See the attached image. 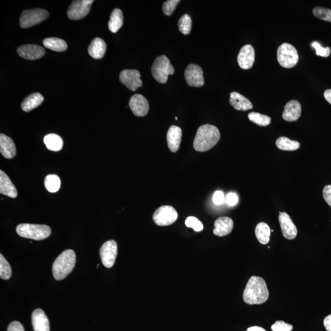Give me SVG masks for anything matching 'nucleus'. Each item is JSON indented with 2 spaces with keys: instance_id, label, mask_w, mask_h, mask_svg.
<instances>
[{
  "instance_id": "1",
  "label": "nucleus",
  "mask_w": 331,
  "mask_h": 331,
  "mask_svg": "<svg viewBox=\"0 0 331 331\" xmlns=\"http://www.w3.org/2000/svg\"><path fill=\"white\" fill-rule=\"evenodd\" d=\"M269 292L265 280L260 277L250 278L243 294L244 301L249 305H260L268 301Z\"/></svg>"
},
{
  "instance_id": "2",
  "label": "nucleus",
  "mask_w": 331,
  "mask_h": 331,
  "mask_svg": "<svg viewBox=\"0 0 331 331\" xmlns=\"http://www.w3.org/2000/svg\"><path fill=\"white\" fill-rule=\"evenodd\" d=\"M220 139V133L216 126L203 125L197 129L193 142V147L200 152L211 149Z\"/></svg>"
},
{
  "instance_id": "3",
  "label": "nucleus",
  "mask_w": 331,
  "mask_h": 331,
  "mask_svg": "<svg viewBox=\"0 0 331 331\" xmlns=\"http://www.w3.org/2000/svg\"><path fill=\"white\" fill-rule=\"evenodd\" d=\"M76 261V253L73 250H67L58 256L54 262L52 272L55 279H64L72 272Z\"/></svg>"
},
{
  "instance_id": "4",
  "label": "nucleus",
  "mask_w": 331,
  "mask_h": 331,
  "mask_svg": "<svg viewBox=\"0 0 331 331\" xmlns=\"http://www.w3.org/2000/svg\"><path fill=\"white\" fill-rule=\"evenodd\" d=\"M16 231L21 237L36 240L45 239L51 234V228L45 225L20 224Z\"/></svg>"
},
{
  "instance_id": "5",
  "label": "nucleus",
  "mask_w": 331,
  "mask_h": 331,
  "mask_svg": "<svg viewBox=\"0 0 331 331\" xmlns=\"http://www.w3.org/2000/svg\"><path fill=\"white\" fill-rule=\"evenodd\" d=\"M174 72V68L165 55L158 57L151 67V73L154 79L160 83H166L168 76L172 75Z\"/></svg>"
},
{
  "instance_id": "6",
  "label": "nucleus",
  "mask_w": 331,
  "mask_h": 331,
  "mask_svg": "<svg viewBox=\"0 0 331 331\" xmlns=\"http://www.w3.org/2000/svg\"><path fill=\"white\" fill-rule=\"evenodd\" d=\"M277 60L284 68L295 67L298 63L299 55L296 49L289 43H283L277 50Z\"/></svg>"
},
{
  "instance_id": "7",
  "label": "nucleus",
  "mask_w": 331,
  "mask_h": 331,
  "mask_svg": "<svg viewBox=\"0 0 331 331\" xmlns=\"http://www.w3.org/2000/svg\"><path fill=\"white\" fill-rule=\"evenodd\" d=\"M49 12L45 9L40 8L26 9L21 14L20 26L23 29L32 27L42 23L49 17Z\"/></svg>"
},
{
  "instance_id": "8",
  "label": "nucleus",
  "mask_w": 331,
  "mask_h": 331,
  "mask_svg": "<svg viewBox=\"0 0 331 331\" xmlns=\"http://www.w3.org/2000/svg\"><path fill=\"white\" fill-rule=\"evenodd\" d=\"M178 213L174 207L163 206L159 207L154 212L153 219L155 224L161 227L171 225L177 220Z\"/></svg>"
},
{
  "instance_id": "9",
  "label": "nucleus",
  "mask_w": 331,
  "mask_h": 331,
  "mask_svg": "<svg viewBox=\"0 0 331 331\" xmlns=\"http://www.w3.org/2000/svg\"><path fill=\"white\" fill-rule=\"evenodd\" d=\"M94 0L73 1L68 8L67 15L71 20H79L85 17L91 11Z\"/></svg>"
},
{
  "instance_id": "10",
  "label": "nucleus",
  "mask_w": 331,
  "mask_h": 331,
  "mask_svg": "<svg viewBox=\"0 0 331 331\" xmlns=\"http://www.w3.org/2000/svg\"><path fill=\"white\" fill-rule=\"evenodd\" d=\"M100 257L103 265L107 268H112L117 256V244L115 240H108L100 249Z\"/></svg>"
},
{
  "instance_id": "11",
  "label": "nucleus",
  "mask_w": 331,
  "mask_h": 331,
  "mask_svg": "<svg viewBox=\"0 0 331 331\" xmlns=\"http://www.w3.org/2000/svg\"><path fill=\"white\" fill-rule=\"evenodd\" d=\"M120 81L131 91H136L142 85L141 74L136 70H124L121 71L120 74Z\"/></svg>"
},
{
  "instance_id": "12",
  "label": "nucleus",
  "mask_w": 331,
  "mask_h": 331,
  "mask_svg": "<svg viewBox=\"0 0 331 331\" xmlns=\"http://www.w3.org/2000/svg\"><path fill=\"white\" fill-rule=\"evenodd\" d=\"M185 78L188 85L201 87L204 85L202 68L195 64H190L185 71Z\"/></svg>"
},
{
  "instance_id": "13",
  "label": "nucleus",
  "mask_w": 331,
  "mask_h": 331,
  "mask_svg": "<svg viewBox=\"0 0 331 331\" xmlns=\"http://www.w3.org/2000/svg\"><path fill=\"white\" fill-rule=\"evenodd\" d=\"M278 220L283 237L289 240L295 239L298 235V230L290 215L286 212H280Z\"/></svg>"
},
{
  "instance_id": "14",
  "label": "nucleus",
  "mask_w": 331,
  "mask_h": 331,
  "mask_svg": "<svg viewBox=\"0 0 331 331\" xmlns=\"http://www.w3.org/2000/svg\"><path fill=\"white\" fill-rule=\"evenodd\" d=\"M129 106L134 115L137 117L145 116L149 111V104L147 99L139 94L132 96Z\"/></svg>"
},
{
  "instance_id": "15",
  "label": "nucleus",
  "mask_w": 331,
  "mask_h": 331,
  "mask_svg": "<svg viewBox=\"0 0 331 331\" xmlns=\"http://www.w3.org/2000/svg\"><path fill=\"white\" fill-rule=\"evenodd\" d=\"M17 53L26 60H35L41 58L45 55V49L35 45H26L17 49Z\"/></svg>"
},
{
  "instance_id": "16",
  "label": "nucleus",
  "mask_w": 331,
  "mask_h": 331,
  "mask_svg": "<svg viewBox=\"0 0 331 331\" xmlns=\"http://www.w3.org/2000/svg\"><path fill=\"white\" fill-rule=\"evenodd\" d=\"M255 60V52L251 45L244 46L240 49L237 57V62L239 67L243 70H249L254 64Z\"/></svg>"
},
{
  "instance_id": "17",
  "label": "nucleus",
  "mask_w": 331,
  "mask_h": 331,
  "mask_svg": "<svg viewBox=\"0 0 331 331\" xmlns=\"http://www.w3.org/2000/svg\"><path fill=\"white\" fill-rule=\"evenodd\" d=\"M301 112V103L298 101L292 100L284 106L282 117L286 122H295L300 118Z\"/></svg>"
},
{
  "instance_id": "18",
  "label": "nucleus",
  "mask_w": 331,
  "mask_h": 331,
  "mask_svg": "<svg viewBox=\"0 0 331 331\" xmlns=\"http://www.w3.org/2000/svg\"><path fill=\"white\" fill-rule=\"evenodd\" d=\"M213 234L219 237H224L230 234L234 228V222L228 216L219 217L214 223Z\"/></svg>"
},
{
  "instance_id": "19",
  "label": "nucleus",
  "mask_w": 331,
  "mask_h": 331,
  "mask_svg": "<svg viewBox=\"0 0 331 331\" xmlns=\"http://www.w3.org/2000/svg\"><path fill=\"white\" fill-rule=\"evenodd\" d=\"M34 331H50V325L47 316L41 308L34 311L32 315Z\"/></svg>"
},
{
  "instance_id": "20",
  "label": "nucleus",
  "mask_w": 331,
  "mask_h": 331,
  "mask_svg": "<svg viewBox=\"0 0 331 331\" xmlns=\"http://www.w3.org/2000/svg\"><path fill=\"white\" fill-rule=\"evenodd\" d=\"M182 131L180 127L172 125L167 133V142L168 147L172 152H176L180 147L182 140Z\"/></svg>"
},
{
  "instance_id": "21",
  "label": "nucleus",
  "mask_w": 331,
  "mask_h": 331,
  "mask_svg": "<svg viewBox=\"0 0 331 331\" xmlns=\"http://www.w3.org/2000/svg\"><path fill=\"white\" fill-rule=\"evenodd\" d=\"M0 193L12 198H15L17 196L16 188L12 183L8 175L2 170L0 171Z\"/></svg>"
},
{
  "instance_id": "22",
  "label": "nucleus",
  "mask_w": 331,
  "mask_h": 331,
  "mask_svg": "<svg viewBox=\"0 0 331 331\" xmlns=\"http://www.w3.org/2000/svg\"><path fill=\"white\" fill-rule=\"evenodd\" d=\"M230 103L237 111H246L253 108V104L249 99L236 92L231 93Z\"/></svg>"
},
{
  "instance_id": "23",
  "label": "nucleus",
  "mask_w": 331,
  "mask_h": 331,
  "mask_svg": "<svg viewBox=\"0 0 331 331\" xmlns=\"http://www.w3.org/2000/svg\"><path fill=\"white\" fill-rule=\"evenodd\" d=\"M0 151L2 156L7 159H11L16 155L14 141L4 134L0 135Z\"/></svg>"
},
{
  "instance_id": "24",
  "label": "nucleus",
  "mask_w": 331,
  "mask_h": 331,
  "mask_svg": "<svg viewBox=\"0 0 331 331\" xmlns=\"http://www.w3.org/2000/svg\"><path fill=\"white\" fill-rule=\"evenodd\" d=\"M106 44L104 40L100 38H96L93 40L89 46V54L95 59H101L106 53Z\"/></svg>"
},
{
  "instance_id": "25",
  "label": "nucleus",
  "mask_w": 331,
  "mask_h": 331,
  "mask_svg": "<svg viewBox=\"0 0 331 331\" xmlns=\"http://www.w3.org/2000/svg\"><path fill=\"white\" fill-rule=\"evenodd\" d=\"M43 101H44V97L41 94L34 93L28 96L23 101L21 104V109L25 112H30L41 104Z\"/></svg>"
},
{
  "instance_id": "26",
  "label": "nucleus",
  "mask_w": 331,
  "mask_h": 331,
  "mask_svg": "<svg viewBox=\"0 0 331 331\" xmlns=\"http://www.w3.org/2000/svg\"><path fill=\"white\" fill-rule=\"evenodd\" d=\"M110 20L108 27L111 32L115 33L121 29L123 24V15L120 9H114L111 14Z\"/></svg>"
},
{
  "instance_id": "27",
  "label": "nucleus",
  "mask_w": 331,
  "mask_h": 331,
  "mask_svg": "<svg viewBox=\"0 0 331 331\" xmlns=\"http://www.w3.org/2000/svg\"><path fill=\"white\" fill-rule=\"evenodd\" d=\"M271 228L266 223L261 222L256 225L255 235L259 243L266 245L270 240Z\"/></svg>"
},
{
  "instance_id": "28",
  "label": "nucleus",
  "mask_w": 331,
  "mask_h": 331,
  "mask_svg": "<svg viewBox=\"0 0 331 331\" xmlns=\"http://www.w3.org/2000/svg\"><path fill=\"white\" fill-rule=\"evenodd\" d=\"M44 142L46 147L49 150L58 151L63 148V140L60 136L55 134H49L44 138Z\"/></svg>"
},
{
  "instance_id": "29",
  "label": "nucleus",
  "mask_w": 331,
  "mask_h": 331,
  "mask_svg": "<svg viewBox=\"0 0 331 331\" xmlns=\"http://www.w3.org/2000/svg\"><path fill=\"white\" fill-rule=\"evenodd\" d=\"M43 45L52 51L59 52L65 51L68 48L65 41L58 38H46L43 41Z\"/></svg>"
},
{
  "instance_id": "30",
  "label": "nucleus",
  "mask_w": 331,
  "mask_h": 331,
  "mask_svg": "<svg viewBox=\"0 0 331 331\" xmlns=\"http://www.w3.org/2000/svg\"><path fill=\"white\" fill-rule=\"evenodd\" d=\"M275 144L279 149L284 151H295L300 148L299 142L291 140L286 137H280L277 139Z\"/></svg>"
},
{
  "instance_id": "31",
  "label": "nucleus",
  "mask_w": 331,
  "mask_h": 331,
  "mask_svg": "<svg viewBox=\"0 0 331 331\" xmlns=\"http://www.w3.org/2000/svg\"><path fill=\"white\" fill-rule=\"evenodd\" d=\"M45 184L46 189L49 192L55 193L60 189L61 185L60 179L57 175H48L45 179Z\"/></svg>"
},
{
  "instance_id": "32",
  "label": "nucleus",
  "mask_w": 331,
  "mask_h": 331,
  "mask_svg": "<svg viewBox=\"0 0 331 331\" xmlns=\"http://www.w3.org/2000/svg\"><path fill=\"white\" fill-rule=\"evenodd\" d=\"M250 121L255 123V124L261 126H266L270 125L271 122V117L263 115L258 113H250L248 116Z\"/></svg>"
},
{
  "instance_id": "33",
  "label": "nucleus",
  "mask_w": 331,
  "mask_h": 331,
  "mask_svg": "<svg viewBox=\"0 0 331 331\" xmlns=\"http://www.w3.org/2000/svg\"><path fill=\"white\" fill-rule=\"evenodd\" d=\"M192 26V20L189 15L185 14L182 15L178 21L179 29L180 32L185 35L190 33Z\"/></svg>"
},
{
  "instance_id": "34",
  "label": "nucleus",
  "mask_w": 331,
  "mask_h": 331,
  "mask_svg": "<svg viewBox=\"0 0 331 331\" xmlns=\"http://www.w3.org/2000/svg\"><path fill=\"white\" fill-rule=\"evenodd\" d=\"M10 265L2 254L0 255V277L3 280H8L11 277Z\"/></svg>"
},
{
  "instance_id": "35",
  "label": "nucleus",
  "mask_w": 331,
  "mask_h": 331,
  "mask_svg": "<svg viewBox=\"0 0 331 331\" xmlns=\"http://www.w3.org/2000/svg\"><path fill=\"white\" fill-rule=\"evenodd\" d=\"M313 14L321 20L331 23V10L329 9L316 7L314 9Z\"/></svg>"
},
{
  "instance_id": "36",
  "label": "nucleus",
  "mask_w": 331,
  "mask_h": 331,
  "mask_svg": "<svg viewBox=\"0 0 331 331\" xmlns=\"http://www.w3.org/2000/svg\"><path fill=\"white\" fill-rule=\"evenodd\" d=\"M185 225L188 228H193L196 232H200L203 230L204 227L202 223L198 219L194 216H189L185 220Z\"/></svg>"
},
{
  "instance_id": "37",
  "label": "nucleus",
  "mask_w": 331,
  "mask_h": 331,
  "mask_svg": "<svg viewBox=\"0 0 331 331\" xmlns=\"http://www.w3.org/2000/svg\"><path fill=\"white\" fill-rule=\"evenodd\" d=\"M181 1L179 0H169V1L164 3L163 5L164 14L168 15V16L172 15L176 9V6Z\"/></svg>"
},
{
  "instance_id": "38",
  "label": "nucleus",
  "mask_w": 331,
  "mask_h": 331,
  "mask_svg": "<svg viewBox=\"0 0 331 331\" xmlns=\"http://www.w3.org/2000/svg\"><path fill=\"white\" fill-rule=\"evenodd\" d=\"M311 46L316 50V54L318 56L322 57H328L329 56L330 54V49L329 48H324L319 42L316 41L312 42Z\"/></svg>"
},
{
  "instance_id": "39",
  "label": "nucleus",
  "mask_w": 331,
  "mask_h": 331,
  "mask_svg": "<svg viewBox=\"0 0 331 331\" xmlns=\"http://www.w3.org/2000/svg\"><path fill=\"white\" fill-rule=\"evenodd\" d=\"M293 328L292 324L286 323L283 321H277L271 326L272 331H292Z\"/></svg>"
},
{
  "instance_id": "40",
  "label": "nucleus",
  "mask_w": 331,
  "mask_h": 331,
  "mask_svg": "<svg viewBox=\"0 0 331 331\" xmlns=\"http://www.w3.org/2000/svg\"><path fill=\"white\" fill-rule=\"evenodd\" d=\"M213 201L216 205H221V204H224L225 201L224 193L221 191H216L213 194Z\"/></svg>"
},
{
  "instance_id": "41",
  "label": "nucleus",
  "mask_w": 331,
  "mask_h": 331,
  "mask_svg": "<svg viewBox=\"0 0 331 331\" xmlns=\"http://www.w3.org/2000/svg\"><path fill=\"white\" fill-rule=\"evenodd\" d=\"M225 201L229 206H233L237 204L238 201H239V198H238L236 194L230 193L226 197Z\"/></svg>"
},
{
  "instance_id": "42",
  "label": "nucleus",
  "mask_w": 331,
  "mask_h": 331,
  "mask_svg": "<svg viewBox=\"0 0 331 331\" xmlns=\"http://www.w3.org/2000/svg\"><path fill=\"white\" fill-rule=\"evenodd\" d=\"M323 194L324 200L331 207V185H327L324 188Z\"/></svg>"
},
{
  "instance_id": "43",
  "label": "nucleus",
  "mask_w": 331,
  "mask_h": 331,
  "mask_svg": "<svg viewBox=\"0 0 331 331\" xmlns=\"http://www.w3.org/2000/svg\"><path fill=\"white\" fill-rule=\"evenodd\" d=\"M7 331H25L23 324L14 321L9 324Z\"/></svg>"
},
{
  "instance_id": "44",
  "label": "nucleus",
  "mask_w": 331,
  "mask_h": 331,
  "mask_svg": "<svg viewBox=\"0 0 331 331\" xmlns=\"http://www.w3.org/2000/svg\"><path fill=\"white\" fill-rule=\"evenodd\" d=\"M323 324L327 331H331V314L324 318Z\"/></svg>"
},
{
  "instance_id": "45",
  "label": "nucleus",
  "mask_w": 331,
  "mask_h": 331,
  "mask_svg": "<svg viewBox=\"0 0 331 331\" xmlns=\"http://www.w3.org/2000/svg\"><path fill=\"white\" fill-rule=\"evenodd\" d=\"M324 98L331 104V89L326 90L324 93Z\"/></svg>"
},
{
  "instance_id": "46",
  "label": "nucleus",
  "mask_w": 331,
  "mask_h": 331,
  "mask_svg": "<svg viewBox=\"0 0 331 331\" xmlns=\"http://www.w3.org/2000/svg\"><path fill=\"white\" fill-rule=\"evenodd\" d=\"M247 331H266L264 329L262 328L261 327L259 326H253L249 327L247 329Z\"/></svg>"
},
{
  "instance_id": "47",
  "label": "nucleus",
  "mask_w": 331,
  "mask_h": 331,
  "mask_svg": "<svg viewBox=\"0 0 331 331\" xmlns=\"http://www.w3.org/2000/svg\"><path fill=\"white\" fill-rule=\"evenodd\" d=\"M99 266H100V264H97V268H98Z\"/></svg>"
}]
</instances>
